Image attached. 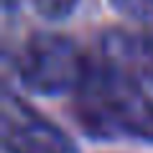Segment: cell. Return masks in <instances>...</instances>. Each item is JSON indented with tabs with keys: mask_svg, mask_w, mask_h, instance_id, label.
Segmentation results:
<instances>
[{
	"mask_svg": "<svg viewBox=\"0 0 153 153\" xmlns=\"http://www.w3.org/2000/svg\"><path fill=\"white\" fill-rule=\"evenodd\" d=\"M89 56L74 38L41 31L26 38L16 56V71L26 89L46 97L74 94L89 71Z\"/></svg>",
	"mask_w": 153,
	"mask_h": 153,
	"instance_id": "2",
	"label": "cell"
},
{
	"mask_svg": "<svg viewBox=\"0 0 153 153\" xmlns=\"http://www.w3.org/2000/svg\"><path fill=\"white\" fill-rule=\"evenodd\" d=\"M115 8L125 16L143 23H153V0H110Z\"/></svg>",
	"mask_w": 153,
	"mask_h": 153,
	"instance_id": "5",
	"label": "cell"
},
{
	"mask_svg": "<svg viewBox=\"0 0 153 153\" xmlns=\"http://www.w3.org/2000/svg\"><path fill=\"white\" fill-rule=\"evenodd\" d=\"M0 143L5 153H76L74 140L59 125L13 92L0 102Z\"/></svg>",
	"mask_w": 153,
	"mask_h": 153,
	"instance_id": "3",
	"label": "cell"
},
{
	"mask_svg": "<svg viewBox=\"0 0 153 153\" xmlns=\"http://www.w3.org/2000/svg\"><path fill=\"white\" fill-rule=\"evenodd\" d=\"M71 97L74 117L87 135L97 140L133 138L153 143V97L140 76L97 56Z\"/></svg>",
	"mask_w": 153,
	"mask_h": 153,
	"instance_id": "1",
	"label": "cell"
},
{
	"mask_svg": "<svg viewBox=\"0 0 153 153\" xmlns=\"http://www.w3.org/2000/svg\"><path fill=\"white\" fill-rule=\"evenodd\" d=\"M76 3L79 0H31L33 10L41 18H49V21H61V18L71 16Z\"/></svg>",
	"mask_w": 153,
	"mask_h": 153,
	"instance_id": "4",
	"label": "cell"
}]
</instances>
